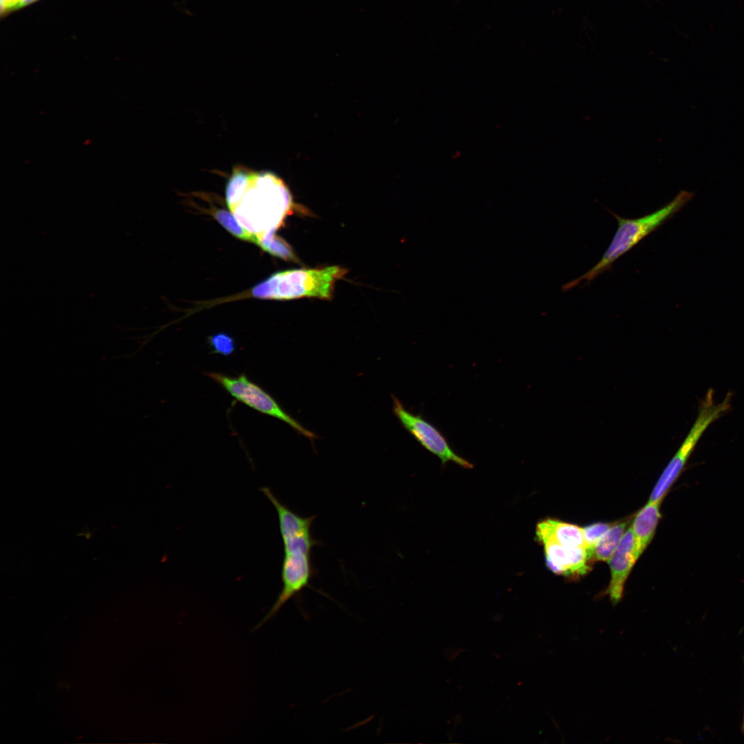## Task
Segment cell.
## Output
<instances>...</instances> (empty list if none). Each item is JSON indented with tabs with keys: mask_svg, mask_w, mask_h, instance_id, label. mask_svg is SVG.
Masks as SVG:
<instances>
[{
	"mask_svg": "<svg viewBox=\"0 0 744 744\" xmlns=\"http://www.w3.org/2000/svg\"><path fill=\"white\" fill-rule=\"evenodd\" d=\"M225 198L238 222L258 242L274 235L293 207L291 192L281 178L271 172L240 165L233 167Z\"/></svg>",
	"mask_w": 744,
	"mask_h": 744,
	"instance_id": "6da1fadb",
	"label": "cell"
},
{
	"mask_svg": "<svg viewBox=\"0 0 744 744\" xmlns=\"http://www.w3.org/2000/svg\"><path fill=\"white\" fill-rule=\"evenodd\" d=\"M264 494L278 515L284 550L281 570L282 587L271 608L254 630L271 619L287 602L309 587L314 575L311 551L319 544L311 535L316 515L304 517L297 515L282 503L270 488L265 490Z\"/></svg>",
	"mask_w": 744,
	"mask_h": 744,
	"instance_id": "7a4b0ae2",
	"label": "cell"
},
{
	"mask_svg": "<svg viewBox=\"0 0 744 744\" xmlns=\"http://www.w3.org/2000/svg\"><path fill=\"white\" fill-rule=\"evenodd\" d=\"M693 196V192L681 191L672 201L663 207L638 218H624L610 212L617 219L618 227L608 249L592 268L580 277L564 284L563 290L572 289L582 282L588 284L600 274L610 270L615 260L671 218Z\"/></svg>",
	"mask_w": 744,
	"mask_h": 744,
	"instance_id": "3957f363",
	"label": "cell"
},
{
	"mask_svg": "<svg viewBox=\"0 0 744 744\" xmlns=\"http://www.w3.org/2000/svg\"><path fill=\"white\" fill-rule=\"evenodd\" d=\"M346 273L347 270L339 266L279 271L254 286L251 294L260 299H330L335 282Z\"/></svg>",
	"mask_w": 744,
	"mask_h": 744,
	"instance_id": "277c9868",
	"label": "cell"
},
{
	"mask_svg": "<svg viewBox=\"0 0 744 744\" xmlns=\"http://www.w3.org/2000/svg\"><path fill=\"white\" fill-rule=\"evenodd\" d=\"M730 407V393L727 394L722 402L716 404L714 400L713 390L707 391L701 402L698 415L692 427L659 478L650 494L649 501L662 502L681 473L703 433L712 423L720 418Z\"/></svg>",
	"mask_w": 744,
	"mask_h": 744,
	"instance_id": "5b68a950",
	"label": "cell"
},
{
	"mask_svg": "<svg viewBox=\"0 0 744 744\" xmlns=\"http://www.w3.org/2000/svg\"><path fill=\"white\" fill-rule=\"evenodd\" d=\"M213 380L237 401L260 413L275 417L289 425L298 433L311 442L318 437L289 415L277 401L260 386L251 381L245 373L231 376L220 372H206Z\"/></svg>",
	"mask_w": 744,
	"mask_h": 744,
	"instance_id": "8992f818",
	"label": "cell"
},
{
	"mask_svg": "<svg viewBox=\"0 0 744 744\" xmlns=\"http://www.w3.org/2000/svg\"><path fill=\"white\" fill-rule=\"evenodd\" d=\"M393 413L403 427L411 434L420 444L437 457L445 464L453 462L464 468H472L473 465L457 455L451 448L448 440L433 424L419 414L407 410L402 402L392 395Z\"/></svg>",
	"mask_w": 744,
	"mask_h": 744,
	"instance_id": "52a82bcc",
	"label": "cell"
},
{
	"mask_svg": "<svg viewBox=\"0 0 744 744\" xmlns=\"http://www.w3.org/2000/svg\"><path fill=\"white\" fill-rule=\"evenodd\" d=\"M544 546L546 567L557 575L581 576L590 570L592 559L586 548L567 546L548 537L537 539Z\"/></svg>",
	"mask_w": 744,
	"mask_h": 744,
	"instance_id": "ba28073f",
	"label": "cell"
},
{
	"mask_svg": "<svg viewBox=\"0 0 744 744\" xmlns=\"http://www.w3.org/2000/svg\"><path fill=\"white\" fill-rule=\"evenodd\" d=\"M639 558L635 538L630 527L626 530L617 548L607 561L610 570L607 593L613 603H616L621 599L625 582Z\"/></svg>",
	"mask_w": 744,
	"mask_h": 744,
	"instance_id": "9c48e42d",
	"label": "cell"
},
{
	"mask_svg": "<svg viewBox=\"0 0 744 744\" xmlns=\"http://www.w3.org/2000/svg\"><path fill=\"white\" fill-rule=\"evenodd\" d=\"M536 539L548 537L560 544L587 549L583 528L554 519H545L536 526Z\"/></svg>",
	"mask_w": 744,
	"mask_h": 744,
	"instance_id": "30bf717a",
	"label": "cell"
},
{
	"mask_svg": "<svg viewBox=\"0 0 744 744\" xmlns=\"http://www.w3.org/2000/svg\"><path fill=\"white\" fill-rule=\"evenodd\" d=\"M661 502H648L634 517L631 529L634 534L638 555L640 557L651 541L661 518Z\"/></svg>",
	"mask_w": 744,
	"mask_h": 744,
	"instance_id": "8fae6325",
	"label": "cell"
},
{
	"mask_svg": "<svg viewBox=\"0 0 744 744\" xmlns=\"http://www.w3.org/2000/svg\"><path fill=\"white\" fill-rule=\"evenodd\" d=\"M626 525V522L612 525L594 546L592 558L597 561H608L619 544Z\"/></svg>",
	"mask_w": 744,
	"mask_h": 744,
	"instance_id": "7c38bea8",
	"label": "cell"
},
{
	"mask_svg": "<svg viewBox=\"0 0 744 744\" xmlns=\"http://www.w3.org/2000/svg\"><path fill=\"white\" fill-rule=\"evenodd\" d=\"M212 214L216 220L235 237L258 244L257 237L246 230L231 212L223 209H217L214 210Z\"/></svg>",
	"mask_w": 744,
	"mask_h": 744,
	"instance_id": "4fadbf2b",
	"label": "cell"
},
{
	"mask_svg": "<svg viewBox=\"0 0 744 744\" xmlns=\"http://www.w3.org/2000/svg\"><path fill=\"white\" fill-rule=\"evenodd\" d=\"M258 245L272 256L286 260H294L296 257L291 247L282 238L272 235L261 238Z\"/></svg>",
	"mask_w": 744,
	"mask_h": 744,
	"instance_id": "5bb4252c",
	"label": "cell"
},
{
	"mask_svg": "<svg viewBox=\"0 0 744 744\" xmlns=\"http://www.w3.org/2000/svg\"><path fill=\"white\" fill-rule=\"evenodd\" d=\"M207 343L211 353L223 356L231 355L236 349L234 339L226 333L220 332L208 337Z\"/></svg>",
	"mask_w": 744,
	"mask_h": 744,
	"instance_id": "9a60e30c",
	"label": "cell"
},
{
	"mask_svg": "<svg viewBox=\"0 0 744 744\" xmlns=\"http://www.w3.org/2000/svg\"><path fill=\"white\" fill-rule=\"evenodd\" d=\"M612 525L608 523H595L583 528L587 544V550L592 558V550L597 542Z\"/></svg>",
	"mask_w": 744,
	"mask_h": 744,
	"instance_id": "2e32d148",
	"label": "cell"
},
{
	"mask_svg": "<svg viewBox=\"0 0 744 744\" xmlns=\"http://www.w3.org/2000/svg\"><path fill=\"white\" fill-rule=\"evenodd\" d=\"M21 0H11L9 11L18 9V6Z\"/></svg>",
	"mask_w": 744,
	"mask_h": 744,
	"instance_id": "e0dca14e",
	"label": "cell"
},
{
	"mask_svg": "<svg viewBox=\"0 0 744 744\" xmlns=\"http://www.w3.org/2000/svg\"><path fill=\"white\" fill-rule=\"evenodd\" d=\"M35 1H37V0H21L19 3L18 8L25 6L30 4V3H32V2Z\"/></svg>",
	"mask_w": 744,
	"mask_h": 744,
	"instance_id": "ac0fdd59",
	"label": "cell"
},
{
	"mask_svg": "<svg viewBox=\"0 0 744 744\" xmlns=\"http://www.w3.org/2000/svg\"><path fill=\"white\" fill-rule=\"evenodd\" d=\"M743 729H744V717H743Z\"/></svg>",
	"mask_w": 744,
	"mask_h": 744,
	"instance_id": "d6986e66",
	"label": "cell"
}]
</instances>
